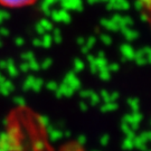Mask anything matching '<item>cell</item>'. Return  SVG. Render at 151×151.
<instances>
[{
	"label": "cell",
	"mask_w": 151,
	"mask_h": 151,
	"mask_svg": "<svg viewBox=\"0 0 151 151\" xmlns=\"http://www.w3.org/2000/svg\"><path fill=\"white\" fill-rule=\"evenodd\" d=\"M138 8L140 10L141 15L143 16L145 22L151 29V0H137Z\"/></svg>",
	"instance_id": "1"
},
{
	"label": "cell",
	"mask_w": 151,
	"mask_h": 151,
	"mask_svg": "<svg viewBox=\"0 0 151 151\" xmlns=\"http://www.w3.org/2000/svg\"><path fill=\"white\" fill-rule=\"evenodd\" d=\"M37 0H0V6L6 8H24L32 6Z\"/></svg>",
	"instance_id": "2"
}]
</instances>
